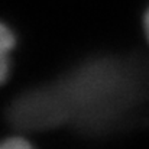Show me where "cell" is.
<instances>
[{"label": "cell", "mask_w": 149, "mask_h": 149, "mask_svg": "<svg viewBox=\"0 0 149 149\" xmlns=\"http://www.w3.org/2000/svg\"><path fill=\"white\" fill-rule=\"evenodd\" d=\"M16 45V36L12 29L0 23V86L9 78L10 74V52Z\"/></svg>", "instance_id": "obj_2"}, {"label": "cell", "mask_w": 149, "mask_h": 149, "mask_svg": "<svg viewBox=\"0 0 149 149\" xmlns=\"http://www.w3.org/2000/svg\"><path fill=\"white\" fill-rule=\"evenodd\" d=\"M143 26H145V33H146V38L149 41V7L145 13V17H143Z\"/></svg>", "instance_id": "obj_4"}, {"label": "cell", "mask_w": 149, "mask_h": 149, "mask_svg": "<svg viewBox=\"0 0 149 149\" xmlns=\"http://www.w3.org/2000/svg\"><path fill=\"white\" fill-rule=\"evenodd\" d=\"M0 149H35L33 145L23 138H7L0 142Z\"/></svg>", "instance_id": "obj_3"}, {"label": "cell", "mask_w": 149, "mask_h": 149, "mask_svg": "<svg viewBox=\"0 0 149 149\" xmlns=\"http://www.w3.org/2000/svg\"><path fill=\"white\" fill-rule=\"evenodd\" d=\"M146 88L138 64L97 56L22 93L10 104L7 117L19 130L71 126L81 133L100 135L125 125L139 110Z\"/></svg>", "instance_id": "obj_1"}]
</instances>
